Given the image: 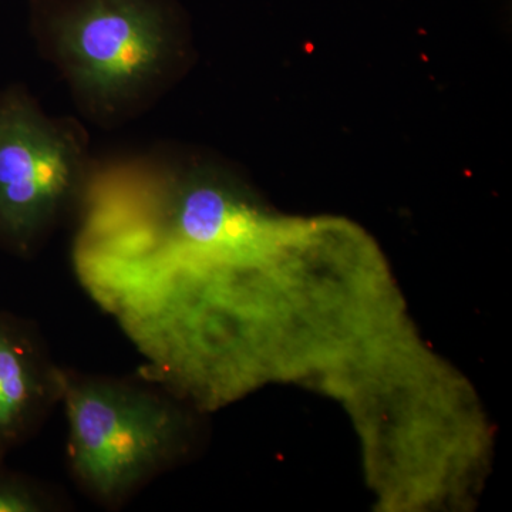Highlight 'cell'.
<instances>
[{
	"label": "cell",
	"mask_w": 512,
	"mask_h": 512,
	"mask_svg": "<svg viewBox=\"0 0 512 512\" xmlns=\"http://www.w3.org/2000/svg\"><path fill=\"white\" fill-rule=\"evenodd\" d=\"M28 22L37 52L101 128L143 116L190 63L178 0H29Z\"/></svg>",
	"instance_id": "6da1fadb"
},
{
	"label": "cell",
	"mask_w": 512,
	"mask_h": 512,
	"mask_svg": "<svg viewBox=\"0 0 512 512\" xmlns=\"http://www.w3.org/2000/svg\"><path fill=\"white\" fill-rule=\"evenodd\" d=\"M70 477L93 503L119 510L147 484L181 466L197 446V407L136 379L63 370Z\"/></svg>",
	"instance_id": "7a4b0ae2"
},
{
	"label": "cell",
	"mask_w": 512,
	"mask_h": 512,
	"mask_svg": "<svg viewBox=\"0 0 512 512\" xmlns=\"http://www.w3.org/2000/svg\"><path fill=\"white\" fill-rule=\"evenodd\" d=\"M96 163L79 121L49 116L23 84L0 90V247L42 251L76 220Z\"/></svg>",
	"instance_id": "3957f363"
},
{
	"label": "cell",
	"mask_w": 512,
	"mask_h": 512,
	"mask_svg": "<svg viewBox=\"0 0 512 512\" xmlns=\"http://www.w3.org/2000/svg\"><path fill=\"white\" fill-rule=\"evenodd\" d=\"M63 370L35 325L0 318V458L55 412L62 402Z\"/></svg>",
	"instance_id": "277c9868"
},
{
	"label": "cell",
	"mask_w": 512,
	"mask_h": 512,
	"mask_svg": "<svg viewBox=\"0 0 512 512\" xmlns=\"http://www.w3.org/2000/svg\"><path fill=\"white\" fill-rule=\"evenodd\" d=\"M67 507L66 498L47 484L0 477V512H57Z\"/></svg>",
	"instance_id": "5b68a950"
}]
</instances>
